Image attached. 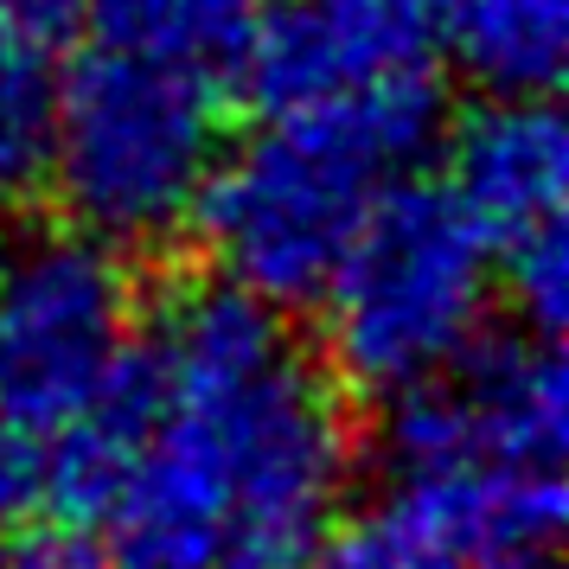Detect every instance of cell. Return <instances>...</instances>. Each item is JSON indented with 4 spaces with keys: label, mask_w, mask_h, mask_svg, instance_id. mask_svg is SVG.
I'll return each mask as SVG.
<instances>
[{
    "label": "cell",
    "mask_w": 569,
    "mask_h": 569,
    "mask_svg": "<svg viewBox=\"0 0 569 569\" xmlns=\"http://www.w3.org/2000/svg\"><path fill=\"white\" fill-rule=\"evenodd\" d=\"M237 78L262 116L339 122L403 173L441 134V0H269Z\"/></svg>",
    "instance_id": "obj_5"
},
{
    "label": "cell",
    "mask_w": 569,
    "mask_h": 569,
    "mask_svg": "<svg viewBox=\"0 0 569 569\" xmlns=\"http://www.w3.org/2000/svg\"><path fill=\"white\" fill-rule=\"evenodd\" d=\"M58 64L52 46L0 20V199L27 192L46 173V134H52Z\"/></svg>",
    "instance_id": "obj_12"
},
{
    "label": "cell",
    "mask_w": 569,
    "mask_h": 569,
    "mask_svg": "<svg viewBox=\"0 0 569 569\" xmlns=\"http://www.w3.org/2000/svg\"><path fill=\"white\" fill-rule=\"evenodd\" d=\"M308 569H461V563L416 518H403L385 499L378 512H365V518H346V525L333 518V531L320 538Z\"/></svg>",
    "instance_id": "obj_14"
},
{
    "label": "cell",
    "mask_w": 569,
    "mask_h": 569,
    "mask_svg": "<svg viewBox=\"0 0 569 569\" xmlns=\"http://www.w3.org/2000/svg\"><path fill=\"white\" fill-rule=\"evenodd\" d=\"M83 0H0V20H13L20 32H32V39H46V46H58L64 32L78 27Z\"/></svg>",
    "instance_id": "obj_16"
},
{
    "label": "cell",
    "mask_w": 569,
    "mask_h": 569,
    "mask_svg": "<svg viewBox=\"0 0 569 569\" xmlns=\"http://www.w3.org/2000/svg\"><path fill=\"white\" fill-rule=\"evenodd\" d=\"M569 186V129L550 97H487L448 141V199L487 243L557 224Z\"/></svg>",
    "instance_id": "obj_9"
},
{
    "label": "cell",
    "mask_w": 569,
    "mask_h": 569,
    "mask_svg": "<svg viewBox=\"0 0 569 569\" xmlns=\"http://www.w3.org/2000/svg\"><path fill=\"white\" fill-rule=\"evenodd\" d=\"M569 441V371L557 339L480 333L441 378L385 403L390 480L436 467H563Z\"/></svg>",
    "instance_id": "obj_7"
},
{
    "label": "cell",
    "mask_w": 569,
    "mask_h": 569,
    "mask_svg": "<svg viewBox=\"0 0 569 569\" xmlns=\"http://www.w3.org/2000/svg\"><path fill=\"white\" fill-rule=\"evenodd\" d=\"M569 58V0H441V64L480 97H550Z\"/></svg>",
    "instance_id": "obj_10"
},
{
    "label": "cell",
    "mask_w": 569,
    "mask_h": 569,
    "mask_svg": "<svg viewBox=\"0 0 569 569\" xmlns=\"http://www.w3.org/2000/svg\"><path fill=\"white\" fill-rule=\"evenodd\" d=\"M390 506L461 569H550L569 518L563 467H436L390 480Z\"/></svg>",
    "instance_id": "obj_8"
},
{
    "label": "cell",
    "mask_w": 569,
    "mask_h": 569,
    "mask_svg": "<svg viewBox=\"0 0 569 569\" xmlns=\"http://www.w3.org/2000/svg\"><path fill=\"white\" fill-rule=\"evenodd\" d=\"M218 154V83L97 46L58 78L39 180H52L64 224L116 250H160L192 224Z\"/></svg>",
    "instance_id": "obj_2"
},
{
    "label": "cell",
    "mask_w": 569,
    "mask_h": 569,
    "mask_svg": "<svg viewBox=\"0 0 569 569\" xmlns=\"http://www.w3.org/2000/svg\"><path fill=\"white\" fill-rule=\"evenodd\" d=\"M390 180L397 167L365 134L313 116H262L250 141L218 154L192 231L218 282L282 313H308Z\"/></svg>",
    "instance_id": "obj_4"
},
{
    "label": "cell",
    "mask_w": 569,
    "mask_h": 569,
    "mask_svg": "<svg viewBox=\"0 0 569 569\" xmlns=\"http://www.w3.org/2000/svg\"><path fill=\"white\" fill-rule=\"evenodd\" d=\"M46 512V436L0 416V531Z\"/></svg>",
    "instance_id": "obj_15"
},
{
    "label": "cell",
    "mask_w": 569,
    "mask_h": 569,
    "mask_svg": "<svg viewBox=\"0 0 569 569\" xmlns=\"http://www.w3.org/2000/svg\"><path fill=\"white\" fill-rule=\"evenodd\" d=\"M492 288V243L448 186L390 180L320 295L327 371L378 403L429 385L487 333Z\"/></svg>",
    "instance_id": "obj_3"
},
{
    "label": "cell",
    "mask_w": 569,
    "mask_h": 569,
    "mask_svg": "<svg viewBox=\"0 0 569 569\" xmlns=\"http://www.w3.org/2000/svg\"><path fill=\"white\" fill-rule=\"evenodd\" d=\"M141 352L154 416L103 506L97 569H308L359 467L327 359L231 282L180 288Z\"/></svg>",
    "instance_id": "obj_1"
},
{
    "label": "cell",
    "mask_w": 569,
    "mask_h": 569,
    "mask_svg": "<svg viewBox=\"0 0 569 569\" xmlns=\"http://www.w3.org/2000/svg\"><path fill=\"white\" fill-rule=\"evenodd\" d=\"M141 333V288L116 243L58 224L0 250V416L39 436L78 416Z\"/></svg>",
    "instance_id": "obj_6"
},
{
    "label": "cell",
    "mask_w": 569,
    "mask_h": 569,
    "mask_svg": "<svg viewBox=\"0 0 569 569\" xmlns=\"http://www.w3.org/2000/svg\"><path fill=\"white\" fill-rule=\"evenodd\" d=\"M492 276L506 282L518 320H525L531 333H543V339L563 333V320H569L563 218H557V224H538V231H525V237H512V243H499V250H492Z\"/></svg>",
    "instance_id": "obj_13"
},
{
    "label": "cell",
    "mask_w": 569,
    "mask_h": 569,
    "mask_svg": "<svg viewBox=\"0 0 569 569\" xmlns=\"http://www.w3.org/2000/svg\"><path fill=\"white\" fill-rule=\"evenodd\" d=\"M269 0H83L103 52H129L192 78H231Z\"/></svg>",
    "instance_id": "obj_11"
}]
</instances>
